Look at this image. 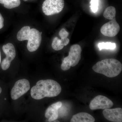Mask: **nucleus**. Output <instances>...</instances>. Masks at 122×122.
I'll return each instance as SVG.
<instances>
[{"label": "nucleus", "instance_id": "nucleus-7", "mask_svg": "<svg viewBox=\"0 0 122 122\" xmlns=\"http://www.w3.org/2000/svg\"><path fill=\"white\" fill-rule=\"evenodd\" d=\"M81 46L78 44L73 45L70 48L69 55L64 58L63 61L69 63L72 67L75 66L81 60Z\"/></svg>", "mask_w": 122, "mask_h": 122}, {"label": "nucleus", "instance_id": "nucleus-11", "mask_svg": "<svg viewBox=\"0 0 122 122\" xmlns=\"http://www.w3.org/2000/svg\"><path fill=\"white\" fill-rule=\"evenodd\" d=\"M62 106L61 102L55 103L50 106L46 110L45 116L49 122L56 120L58 117V110Z\"/></svg>", "mask_w": 122, "mask_h": 122}, {"label": "nucleus", "instance_id": "nucleus-21", "mask_svg": "<svg viewBox=\"0 0 122 122\" xmlns=\"http://www.w3.org/2000/svg\"><path fill=\"white\" fill-rule=\"evenodd\" d=\"M4 26V18L0 13V29L3 28Z\"/></svg>", "mask_w": 122, "mask_h": 122}, {"label": "nucleus", "instance_id": "nucleus-2", "mask_svg": "<svg viewBox=\"0 0 122 122\" xmlns=\"http://www.w3.org/2000/svg\"><path fill=\"white\" fill-rule=\"evenodd\" d=\"M92 69L94 72L110 78L116 77L122 70V65L119 61L113 58L103 59L98 62Z\"/></svg>", "mask_w": 122, "mask_h": 122}, {"label": "nucleus", "instance_id": "nucleus-24", "mask_svg": "<svg viewBox=\"0 0 122 122\" xmlns=\"http://www.w3.org/2000/svg\"><path fill=\"white\" fill-rule=\"evenodd\" d=\"M1 92H2V89L0 87V94L1 93Z\"/></svg>", "mask_w": 122, "mask_h": 122}, {"label": "nucleus", "instance_id": "nucleus-17", "mask_svg": "<svg viewBox=\"0 0 122 122\" xmlns=\"http://www.w3.org/2000/svg\"><path fill=\"white\" fill-rule=\"evenodd\" d=\"M52 46L54 50L59 51L63 49L64 47V46L61 39H59L58 38L56 37H55L53 40Z\"/></svg>", "mask_w": 122, "mask_h": 122}, {"label": "nucleus", "instance_id": "nucleus-13", "mask_svg": "<svg viewBox=\"0 0 122 122\" xmlns=\"http://www.w3.org/2000/svg\"><path fill=\"white\" fill-rule=\"evenodd\" d=\"M30 29L29 26H24L17 33V38L20 41L27 40L28 41L30 36Z\"/></svg>", "mask_w": 122, "mask_h": 122}, {"label": "nucleus", "instance_id": "nucleus-16", "mask_svg": "<svg viewBox=\"0 0 122 122\" xmlns=\"http://www.w3.org/2000/svg\"><path fill=\"white\" fill-rule=\"evenodd\" d=\"M98 46L100 51L102 49L113 50L116 48V44L115 43L111 42H100L98 44Z\"/></svg>", "mask_w": 122, "mask_h": 122}, {"label": "nucleus", "instance_id": "nucleus-25", "mask_svg": "<svg viewBox=\"0 0 122 122\" xmlns=\"http://www.w3.org/2000/svg\"><path fill=\"white\" fill-rule=\"evenodd\" d=\"M53 122H60L59 121H58V120H55Z\"/></svg>", "mask_w": 122, "mask_h": 122}, {"label": "nucleus", "instance_id": "nucleus-3", "mask_svg": "<svg viewBox=\"0 0 122 122\" xmlns=\"http://www.w3.org/2000/svg\"><path fill=\"white\" fill-rule=\"evenodd\" d=\"M64 0H45L42 5V10L46 15L59 13L64 8Z\"/></svg>", "mask_w": 122, "mask_h": 122}, {"label": "nucleus", "instance_id": "nucleus-9", "mask_svg": "<svg viewBox=\"0 0 122 122\" xmlns=\"http://www.w3.org/2000/svg\"><path fill=\"white\" fill-rule=\"evenodd\" d=\"M120 30V26L115 18L104 24L100 29V32L104 36L113 37L118 34Z\"/></svg>", "mask_w": 122, "mask_h": 122}, {"label": "nucleus", "instance_id": "nucleus-1", "mask_svg": "<svg viewBox=\"0 0 122 122\" xmlns=\"http://www.w3.org/2000/svg\"><path fill=\"white\" fill-rule=\"evenodd\" d=\"M61 91V85L52 79L38 81L30 90L31 97L34 99L40 100L45 97H52L59 95Z\"/></svg>", "mask_w": 122, "mask_h": 122}, {"label": "nucleus", "instance_id": "nucleus-20", "mask_svg": "<svg viewBox=\"0 0 122 122\" xmlns=\"http://www.w3.org/2000/svg\"><path fill=\"white\" fill-rule=\"evenodd\" d=\"M70 65L69 63L62 61V63L61 66V68L63 71L68 70L71 68Z\"/></svg>", "mask_w": 122, "mask_h": 122}, {"label": "nucleus", "instance_id": "nucleus-19", "mask_svg": "<svg viewBox=\"0 0 122 122\" xmlns=\"http://www.w3.org/2000/svg\"><path fill=\"white\" fill-rule=\"evenodd\" d=\"M59 35L61 39H64L68 37L69 35V33L65 29L62 28L59 31Z\"/></svg>", "mask_w": 122, "mask_h": 122}, {"label": "nucleus", "instance_id": "nucleus-18", "mask_svg": "<svg viewBox=\"0 0 122 122\" xmlns=\"http://www.w3.org/2000/svg\"><path fill=\"white\" fill-rule=\"evenodd\" d=\"M99 6V0H91L90 1V6L91 11L95 13L98 11Z\"/></svg>", "mask_w": 122, "mask_h": 122}, {"label": "nucleus", "instance_id": "nucleus-8", "mask_svg": "<svg viewBox=\"0 0 122 122\" xmlns=\"http://www.w3.org/2000/svg\"><path fill=\"white\" fill-rule=\"evenodd\" d=\"M42 32H40L36 29H30V36L28 40L27 48L30 52L37 50L41 42Z\"/></svg>", "mask_w": 122, "mask_h": 122}, {"label": "nucleus", "instance_id": "nucleus-12", "mask_svg": "<svg viewBox=\"0 0 122 122\" xmlns=\"http://www.w3.org/2000/svg\"><path fill=\"white\" fill-rule=\"evenodd\" d=\"M95 118L86 112H80L72 116L70 122H95Z\"/></svg>", "mask_w": 122, "mask_h": 122}, {"label": "nucleus", "instance_id": "nucleus-10", "mask_svg": "<svg viewBox=\"0 0 122 122\" xmlns=\"http://www.w3.org/2000/svg\"><path fill=\"white\" fill-rule=\"evenodd\" d=\"M102 113L105 118L110 122H122V108L105 109Z\"/></svg>", "mask_w": 122, "mask_h": 122}, {"label": "nucleus", "instance_id": "nucleus-22", "mask_svg": "<svg viewBox=\"0 0 122 122\" xmlns=\"http://www.w3.org/2000/svg\"><path fill=\"white\" fill-rule=\"evenodd\" d=\"M61 41L62 42L63 46H66L70 42V40L68 38H64V39H61Z\"/></svg>", "mask_w": 122, "mask_h": 122}, {"label": "nucleus", "instance_id": "nucleus-6", "mask_svg": "<svg viewBox=\"0 0 122 122\" xmlns=\"http://www.w3.org/2000/svg\"><path fill=\"white\" fill-rule=\"evenodd\" d=\"M2 50L6 57L2 61L1 68L3 70H6L9 68L11 62L15 58L16 50L13 44L11 43L4 45L2 46Z\"/></svg>", "mask_w": 122, "mask_h": 122}, {"label": "nucleus", "instance_id": "nucleus-4", "mask_svg": "<svg viewBox=\"0 0 122 122\" xmlns=\"http://www.w3.org/2000/svg\"><path fill=\"white\" fill-rule=\"evenodd\" d=\"M30 88V83L27 79H22L17 81L11 91V98L16 100L27 93Z\"/></svg>", "mask_w": 122, "mask_h": 122}, {"label": "nucleus", "instance_id": "nucleus-15", "mask_svg": "<svg viewBox=\"0 0 122 122\" xmlns=\"http://www.w3.org/2000/svg\"><path fill=\"white\" fill-rule=\"evenodd\" d=\"M116 13L115 8L113 6H110L105 10L103 13V16L108 20H113L115 19Z\"/></svg>", "mask_w": 122, "mask_h": 122}, {"label": "nucleus", "instance_id": "nucleus-5", "mask_svg": "<svg viewBox=\"0 0 122 122\" xmlns=\"http://www.w3.org/2000/svg\"><path fill=\"white\" fill-rule=\"evenodd\" d=\"M113 106V103L106 96L102 95L96 96L90 104V108L92 110L98 109H109Z\"/></svg>", "mask_w": 122, "mask_h": 122}, {"label": "nucleus", "instance_id": "nucleus-14", "mask_svg": "<svg viewBox=\"0 0 122 122\" xmlns=\"http://www.w3.org/2000/svg\"><path fill=\"white\" fill-rule=\"evenodd\" d=\"M0 3L6 8L12 9L20 6L21 2L20 0H0Z\"/></svg>", "mask_w": 122, "mask_h": 122}, {"label": "nucleus", "instance_id": "nucleus-23", "mask_svg": "<svg viewBox=\"0 0 122 122\" xmlns=\"http://www.w3.org/2000/svg\"><path fill=\"white\" fill-rule=\"evenodd\" d=\"M1 62V57L0 51V65Z\"/></svg>", "mask_w": 122, "mask_h": 122}]
</instances>
